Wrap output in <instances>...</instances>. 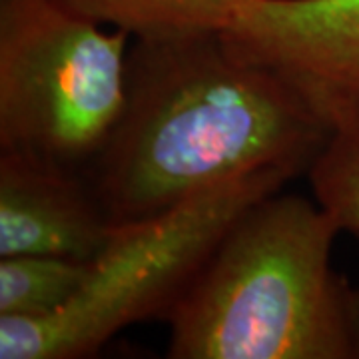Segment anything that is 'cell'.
Segmentation results:
<instances>
[{"label":"cell","mask_w":359,"mask_h":359,"mask_svg":"<svg viewBox=\"0 0 359 359\" xmlns=\"http://www.w3.org/2000/svg\"><path fill=\"white\" fill-rule=\"evenodd\" d=\"M313 198L359 242V124L337 130L308 170Z\"/></svg>","instance_id":"cell-9"},{"label":"cell","mask_w":359,"mask_h":359,"mask_svg":"<svg viewBox=\"0 0 359 359\" xmlns=\"http://www.w3.org/2000/svg\"><path fill=\"white\" fill-rule=\"evenodd\" d=\"M128 39L65 0H0V148L88 164L124 106Z\"/></svg>","instance_id":"cell-4"},{"label":"cell","mask_w":359,"mask_h":359,"mask_svg":"<svg viewBox=\"0 0 359 359\" xmlns=\"http://www.w3.org/2000/svg\"><path fill=\"white\" fill-rule=\"evenodd\" d=\"M114 226L74 166L18 150L0 154V257L90 262Z\"/></svg>","instance_id":"cell-6"},{"label":"cell","mask_w":359,"mask_h":359,"mask_svg":"<svg viewBox=\"0 0 359 359\" xmlns=\"http://www.w3.org/2000/svg\"><path fill=\"white\" fill-rule=\"evenodd\" d=\"M292 178L285 170L259 172L114 226L65 308L44 318L0 316V359L92 358L128 325L166 320L240 214Z\"/></svg>","instance_id":"cell-3"},{"label":"cell","mask_w":359,"mask_h":359,"mask_svg":"<svg viewBox=\"0 0 359 359\" xmlns=\"http://www.w3.org/2000/svg\"><path fill=\"white\" fill-rule=\"evenodd\" d=\"M86 271L88 262L72 257H0V316H50L76 295Z\"/></svg>","instance_id":"cell-8"},{"label":"cell","mask_w":359,"mask_h":359,"mask_svg":"<svg viewBox=\"0 0 359 359\" xmlns=\"http://www.w3.org/2000/svg\"><path fill=\"white\" fill-rule=\"evenodd\" d=\"M335 219L273 192L231 224L166 316L172 359H359V287Z\"/></svg>","instance_id":"cell-2"},{"label":"cell","mask_w":359,"mask_h":359,"mask_svg":"<svg viewBox=\"0 0 359 359\" xmlns=\"http://www.w3.org/2000/svg\"><path fill=\"white\" fill-rule=\"evenodd\" d=\"M330 136L283 78L231 50L222 32L136 39L122 112L86 180L122 226L231 180L308 172Z\"/></svg>","instance_id":"cell-1"},{"label":"cell","mask_w":359,"mask_h":359,"mask_svg":"<svg viewBox=\"0 0 359 359\" xmlns=\"http://www.w3.org/2000/svg\"><path fill=\"white\" fill-rule=\"evenodd\" d=\"M222 36L283 78L332 134L359 124V0H245Z\"/></svg>","instance_id":"cell-5"},{"label":"cell","mask_w":359,"mask_h":359,"mask_svg":"<svg viewBox=\"0 0 359 359\" xmlns=\"http://www.w3.org/2000/svg\"><path fill=\"white\" fill-rule=\"evenodd\" d=\"M74 11L134 39L224 32L245 0H65Z\"/></svg>","instance_id":"cell-7"}]
</instances>
